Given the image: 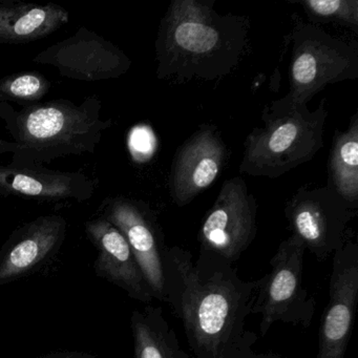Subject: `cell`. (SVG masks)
Returning <instances> with one entry per match:
<instances>
[{
	"label": "cell",
	"mask_w": 358,
	"mask_h": 358,
	"mask_svg": "<svg viewBox=\"0 0 358 358\" xmlns=\"http://www.w3.org/2000/svg\"><path fill=\"white\" fill-rule=\"evenodd\" d=\"M215 0H173L161 20L155 49L160 80L213 81L234 72L248 43V20L220 14Z\"/></svg>",
	"instance_id": "2"
},
{
	"label": "cell",
	"mask_w": 358,
	"mask_h": 358,
	"mask_svg": "<svg viewBox=\"0 0 358 358\" xmlns=\"http://www.w3.org/2000/svg\"><path fill=\"white\" fill-rule=\"evenodd\" d=\"M257 199L241 177L226 180L198 234L200 251L234 263L257 234Z\"/></svg>",
	"instance_id": "8"
},
{
	"label": "cell",
	"mask_w": 358,
	"mask_h": 358,
	"mask_svg": "<svg viewBox=\"0 0 358 358\" xmlns=\"http://www.w3.org/2000/svg\"><path fill=\"white\" fill-rule=\"evenodd\" d=\"M85 230L98 251L96 274L120 287L131 299L150 305L152 291L120 230L104 217L87 222Z\"/></svg>",
	"instance_id": "13"
},
{
	"label": "cell",
	"mask_w": 358,
	"mask_h": 358,
	"mask_svg": "<svg viewBox=\"0 0 358 358\" xmlns=\"http://www.w3.org/2000/svg\"><path fill=\"white\" fill-rule=\"evenodd\" d=\"M358 299V245L348 238L333 255L329 303L320 322L315 358H345Z\"/></svg>",
	"instance_id": "10"
},
{
	"label": "cell",
	"mask_w": 358,
	"mask_h": 358,
	"mask_svg": "<svg viewBox=\"0 0 358 358\" xmlns=\"http://www.w3.org/2000/svg\"><path fill=\"white\" fill-rule=\"evenodd\" d=\"M288 94L267 106L287 112L308 106L327 85L358 78L357 48L293 15Z\"/></svg>",
	"instance_id": "5"
},
{
	"label": "cell",
	"mask_w": 358,
	"mask_h": 358,
	"mask_svg": "<svg viewBox=\"0 0 358 358\" xmlns=\"http://www.w3.org/2000/svg\"><path fill=\"white\" fill-rule=\"evenodd\" d=\"M234 263L211 252L198 259L179 246L165 255V303L183 324L194 358H228L245 331L261 278L244 280Z\"/></svg>",
	"instance_id": "1"
},
{
	"label": "cell",
	"mask_w": 358,
	"mask_h": 358,
	"mask_svg": "<svg viewBox=\"0 0 358 358\" xmlns=\"http://www.w3.org/2000/svg\"><path fill=\"white\" fill-rule=\"evenodd\" d=\"M135 358H194L180 347L161 307L148 305L131 316Z\"/></svg>",
	"instance_id": "17"
},
{
	"label": "cell",
	"mask_w": 358,
	"mask_h": 358,
	"mask_svg": "<svg viewBox=\"0 0 358 358\" xmlns=\"http://www.w3.org/2000/svg\"><path fill=\"white\" fill-rule=\"evenodd\" d=\"M314 22H336L358 32V0H301Z\"/></svg>",
	"instance_id": "20"
},
{
	"label": "cell",
	"mask_w": 358,
	"mask_h": 358,
	"mask_svg": "<svg viewBox=\"0 0 358 358\" xmlns=\"http://www.w3.org/2000/svg\"><path fill=\"white\" fill-rule=\"evenodd\" d=\"M257 339L259 337L255 332L245 330L228 358H282L280 354L274 353L272 351L266 352V353H259V352L255 351L253 345H255Z\"/></svg>",
	"instance_id": "21"
},
{
	"label": "cell",
	"mask_w": 358,
	"mask_h": 358,
	"mask_svg": "<svg viewBox=\"0 0 358 358\" xmlns=\"http://www.w3.org/2000/svg\"><path fill=\"white\" fill-rule=\"evenodd\" d=\"M51 89L43 75L18 73L0 79V102L13 101L24 106L39 103Z\"/></svg>",
	"instance_id": "19"
},
{
	"label": "cell",
	"mask_w": 358,
	"mask_h": 358,
	"mask_svg": "<svg viewBox=\"0 0 358 358\" xmlns=\"http://www.w3.org/2000/svg\"><path fill=\"white\" fill-rule=\"evenodd\" d=\"M69 12L60 6L1 1L0 43L20 45L45 38L68 24Z\"/></svg>",
	"instance_id": "16"
},
{
	"label": "cell",
	"mask_w": 358,
	"mask_h": 358,
	"mask_svg": "<svg viewBox=\"0 0 358 358\" xmlns=\"http://www.w3.org/2000/svg\"><path fill=\"white\" fill-rule=\"evenodd\" d=\"M34 62L51 64L62 76L85 81L119 78L131 66V59L116 45L85 28L41 52Z\"/></svg>",
	"instance_id": "12"
},
{
	"label": "cell",
	"mask_w": 358,
	"mask_h": 358,
	"mask_svg": "<svg viewBox=\"0 0 358 358\" xmlns=\"http://www.w3.org/2000/svg\"><path fill=\"white\" fill-rule=\"evenodd\" d=\"M38 358H99L97 356L89 353H81V352H54L47 354Z\"/></svg>",
	"instance_id": "23"
},
{
	"label": "cell",
	"mask_w": 358,
	"mask_h": 358,
	"mask_svg": "<svg viewBox=\"0 0 358 358\" xmlns=\"http://www.w3.org/2000/svg\"><path fill=\"white\" fill-rule=\"evenodd\" d=\"M352 209L358 208V113L345 131H335L328 161V184Z\"/></svg>",
	"instance_id": "18"
},
{
	"label": "cell",
	"mask_w": 358,
	"mask_h": 358,
	"mask_svg": "<svg viewBox=\"0 0 358 358\" xmlns=\"http://www.w3.org/2000/svg\"><path fill=\"white\" fill-rule=\"evenodd\" d=\"M356 215L329 186L310 189L301 186L285 206V217L293 236L305 244L318 261L334 255L348 240V224Z\"/></svg>",
	"instance_id": "7"
},
{
	"label": "cell",
	"mask_w": 358,
	"mask_h": 358,
	"mask_svg": "<svg viewBox=\"0 0 358 358\" xmlns=\"http://www.w3.org/2000/svg\"><path fill=\"white\" fill-rule=\"evenodd\" d=\"M154 136L144 127H135L129 136V150L135 158L148 156L154 148Z\"/></svg>",
	"instance_id": "22"
},
{
	"label": "cell",
	"mask_w": 358,
	"mask_h": 358,
	"mask_svg": "<svg viewBox=\"0 0 358 358\" xmlns=\"http://www.w3.org/2000/svg\"><path fill=\"white\" fill-rule=\"evenodd\" d=\"M101 110V101L96 97H87L80 106L58 99L20 110L9 102H0V118L16 144L10 165L43 169L62 157L93 154L113 124L110 119H102Z\"/></svg>",
	"instance_id": "3"
},
{
	"label": "cell",
	"mask_w": 358,
	"mask_h": 358,
	"mask_svg": "<svg viewBox=\"0 0 358 358\" xmlns=\"http://www.w3.org/2000/svg\"><path fill=\"white\" fill-rule=\"evenodd\" d=\"M305 244L291 234L282 241L270 261L271 271L261 278L251 314L261 315L259 334L265 336L272 324L308 328L313 320L316 301L303 286Z\"/></svg>",
	"instance_id": "6"
},
{
	"label": "cell",
	"mask_w": 358,
	"mask_h": 358,
	"mask_svg": "<svg viewBox=\"0 0 358 358\" xmlns=\"http://www.w3.org/2000/svg\"><path fill=\"white\" fill-rule=\"evenodd\" d=\"M327 118L324 100L315 110L303 106L271 112L266 106L263 127H255L245 140L241 173L276 179L309 162L324 146Z\"/></svg>",
	"instance_id": "4"
},
{
	"label": "cell",
	"mask_w": 358,
	"mask_h": 358,
	"mask_svg": "<svg viewBox=\"0 0 358 358\" xmlns=\"http://www.w3.org/2000/svg\"><path fill=\"white\" fill-rule=\"evenodd\" d=\"M102 217L120 230L141 269L154 299L165 301L167 245L158 215L150 205L131 199H108Z\"/></svg>",
	"instance_id": "9"
},
{
	"label": "cell",
	"mask_w": 358,
	"mask_h": 358,
	"mask_svg": "<svg viewBox=\"0 0 358 358\" xmlns=\"http://www.w3.org/2000/svg\"><path fill=\"white\" fill-rule=\"evenodd\" d=\"M16 150V144L13 141H6L0 138V154L5 152H11L14 154Z\"/></svg>",
	"instance_id": "24"
},
{
	"label": "cell",
	"mask_w": 358,
	"mask_h": 358,
	"mask_svg": "<svg viewBox=\"0 0 358 358\" xmlns=\"http://www.w3.org/2000/svg\"><path fill=\"white\" fill-rule=\"evenodd\" d=\"M95 182L83 173L0 165V196L85 202L95 194Z\"/></svg>",
	"instance_id": "15"
},
{
	"label": "cell",
	"mask_w": 358,
	"mask_h": 358,
	"mask_svg": "<svg viewBox=\"0 0 358 358\" xmlns=\"http://www.w3.org/2000/svg\"><path fill=\"white\" fill-rule=\"evenodd\" d=\"M66 221L59 215L34 220L14 232L0 250V285L30 273L64 242Z\"/></svg>",
	"instance_id": "14"
},
{
	"label": "cell",
	"mask_w": 358,
	"mask_h": 358,
	"mask_svg": "<svg viewBox=\"0 0 358 358\" xmlns=\"http://www.w3.org/2000/svg\"><path fill=\"white\" fill-rule=\"evenodd\" d=\"M228 150L215 125H202L179 146L169 173L171 201L179 207L192 203L219 177Z\"/></svg>",
	"instance_id": "11"
}]
</instances>
